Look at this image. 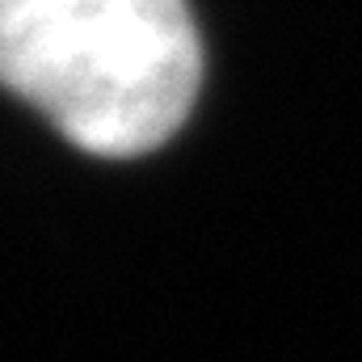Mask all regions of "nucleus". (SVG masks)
I'll list each match as a JSON object with an SVG mask.
<instances>
[{"label": "nucleus", "instance_id": "nucleus-2", "mask_svg": "<svg viewBox=\"0 0 362 362\" xmlns=\"http://www.w3.org/2000/svg\"><path fill=\"white\" fill-rule=\"evenodd\" d=\"M4 4H13V0H0V8H4Z\"/></svg>", "mask_w": 362, "mask_h": 362}, {"label": "nucleus", "instance_id": "nucleus-1", "mask_svg": "<svg viewBox=\"0 0 362 362\" xmlns=\"http://www.w3.org/2000/svg\"><path fill=\"white\" fill-rule=\"evenodd\" d=\"M0 85L81 152H156L189 118L202 42L185 0H13L0 8Z\"/></svg>", "mask_w": 362, "mask_h": 362}]
</instances>
